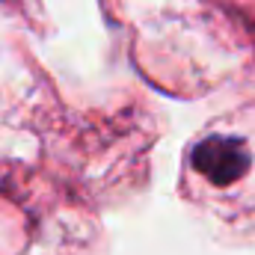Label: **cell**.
I'll return each instance as SVG.
<instances>
[{
  "label": "cell",
  "mask_w": 255,
  "mask_h": 255,
  "mask_svg": "<svg viewBox=\"0 0 255 255\" xmlns=\"http://www.w3.org/2000/svg\"><path fill=\"white\" fill-rule=\"evenodd\" d=\"M184 190L229 223L255 220V104L220 116L190 142Z\"/></svg>",
  "instance_id": "obj_1"
}]
</instances>
